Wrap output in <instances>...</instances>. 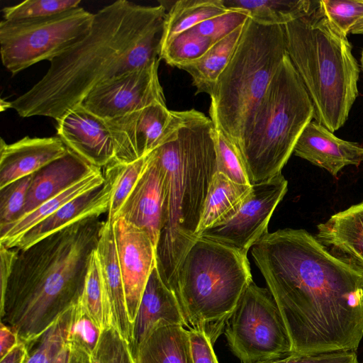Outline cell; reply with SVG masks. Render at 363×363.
<instances>
[{
	"mask_svg": "<svg viewBox=\"0 0 363 363\" xmlns=\"http://www.w3.org/2000/svg\"><path fill=\"white\" fill-rule=\"evenodd\" d=\"M252 247L292 354L357 351L363 337V275L303 229L268 232Z\"/></svg>",
	"mask_w": 363,
	"mask_h": 363,
	"instance_id": "6da1fadb",
	"label": "cell"
},
{
	"mask_svg": "<svg viewBox=\"0 0 363 363\" xmlns=\"http://www.w3.org/2000/svg\"><path fill=\"white\" fill-rule=\"evenodd\" d=\"M166 8L116 1L94 14L86 38L50 62L45 75L9 101L23 117L57 120L99 84L160 59Z\"/></svg>",
	"mask_w": 363,
	"mask_h": 363,
	"instance_id": "7a4b0ae2",
	"label": "cell"
},
{
	"mask_svg": "<svg viewBox=\"0 0 363 363\" xmlns=\"http://www.w3.org/2000/svg\"><path fill=\"white\" fill-rule=\"evenodd\" d=\"M91 216L18 250L6 291L1 322L28 342L78 304L89 259L105 220Z\"/></svg>",
	"mask_w": 363,
	"mask_h": 363,
	"instance_id": "3957f363",
	"label": "cell"
},
{
	"mask_svg": "<svg viewBox=\"0 0 363 363\" xmlns=\"http://www.w3.org/2000/svg\"><path fill=\"white\" fill-rule=\"evenodd\" d=\"M215 126L195 110L172 111L167 138L154 151L163 176L157 267L173 291L177 268L197 238L205 199L217 172Z\"/></svg>",
	"mask_w": 363,
	"mask_h": 363,
	"instance_id": "277c9868",
	"label": "cell"
},
{
	"mask_svg": "<svg viewBox=\"0 0 363 363\" xmlns=\"http://www.w3.org/2000/svg\"><path fill=\"white\" fill-rule=\"evenodd\" d=\"M286 52L314 107V119L332 133L347 121L358 96L359 65L347 37L319 8L284 26Z\"/></svg>",
	"mask_w": 363,
	"mask_h": 363,
	"instance_id": "5b68a950",
	"label": "cell"
},
{
	"mask_svg": "<svg viewBox=\"0 0 363 363\" xmlns=\"http://www.w3.org/2000/svg\"><path fill=\"white\" fill-rule=\"evenodd\" d=\"M247 254L198 237L177 268L174 292L187 328L203 330L213 343L253 281Z\"/></svg>",
	"mask_w": 363,
	"mask_h": 363,
	"instance_id": "8992f818",
	"label": "cell"
},
{
	"mask_svg": "<svg viewBox=\"0 0 363 363\" xmlns=\"http://www.w3.org/2000/svg\"><path fill=\"white\" fill-rule=\"evenodd\" d=\"M313 118L312 101L286 53L238 145L252 185L281 174Z\"/></svg>",
	"mask_w": 363,
	"mask_h": 363,
	"instance_id": "52a82bcc",
	"label": "cell"
},
{
	"mask_svg": "<svg viewBox=\"0 0 363 363\" xmlns=\"http://www.w3.org/2000/svg\"><path fill=\"white\" fill-rule=\"evenodd\" d=\"M284 26L250 18L210 95V118L238 147L245 126L286 55Z\"/></svg>",
	"mask_w": 363,
	"mask_h": 363,
	"instance_id": "ba28073f",
	"label": "cell"
},
{
	"mask_svg": "<svg viewBox=\"0 0 363 363\" xmlns=\"http://www.w3.org/2000/svg\"><path fill=\"white\" fill-rule=\"evenodd\" d=\"M94 14L78 7L49 18L0 22L3 65L11 74L43 60L52 61L89 34Z\"/></svg>",
	"mask_w": 363,
	"mask_h": 363,
	"instance_id": "9c48e42d",
	"label": "cell"
},
{
	"mask_svg": "<svg viewBox=\"0 0 363 363\" xmlns=\"http://www.w3.org/2000/svg\"><path fill=\"white\" fill-rule=\"evenodd\" d=\"M224 334L241 363H262L292 354L280 311L268 289L253 281L226 323Z\"/></svg>",
	"mask_w": 363,
	"mask_h": 363,
	"instance_id": "30bf717a",
	"label": "cell"
},
{
	"mask_svg": "<svg viewBox=\"0 0 363 363\" xmlns=\"http://www.w3.org/2000/svg\"><path fill=\"white\" fill-rule=\"evenodd\" d=\"M287 186L288 182L281 174L252 184L234 213L206 229L199 237L247 253L268 233L272 215L287 192Z\"/></svg>",
	"mask_w": 363,
	"mask_h": 363,
	"instance_id": "8fae6325",
	"label": "cell"
},
{
	"mask_svg": "<svg viewBox=\"0 0 363 363\" xmlns=\"http://www.w3.org/2000/svg\"><path fill=\"white\" fill-rule=\"evenodd\" d=\"M160 60L99 84L80 105L111 120L153 104H166L158 76Z\"/></svg>",
	"mask_w": 363,
	"mask_h": 363,
	"instance_id": "7c38bea8",
	"label": "cell"
},
{
	"mask_svg": "<svg viewBox=\"0 0 363 363\" xmlns=\"http://www.w3.org/2000/svg\"><path fill=\"white\" fill-rule=\"evenodd\" d=\"M172 117L166 104H157L106 120L114 144L113 160L129 163L155 150L165 141Z\"/></svg>",
	"mask_w": 363,
	"mask_h": 363,
	"instance_id": "4fadbf2b",
	"label": "cell"
},
{
	"mask_svg": "<svg viewBox=\"0 0 363 363\" xmlns=\"http://www.w3.org/2000/svg\"><path fill=\"white\" fill-rule=\"evenodd\" d=\"M113 230L128 313L133 325L144 290L157 266L156 247L146 232L122 218L113 223Z\"/></svg>",
	"mask_w": 363,
	"mask_h": 363,
	"instance_id": "5bb4252c",
	"label": "cell"
},
{
	"mask_svg": "<svg viewBox=\"0 0 363 363\" xmlns=\"http://www.w3.org/2000/svg\"><path fill=\"white\" fill-rule=\"evenodd\" d=\"M57 122L58 137L88 164L101 169L113 161V140L105 119L79 104L67 110Z\"/></svg>",
	"mask_w": 363,
	"mask_h": 363,
	"instance_id": "9a60e30c",
	"label": "cell"
},
{
	"mask_svg": "<svg viewBox=\"0 0 363 363\" xmlns=\"http://www.w3.org/2000/svg\"><path fill=\"white\" fill-rule=\"evenodd\" d=\"M162 201L163 176L152 151L142 175L118 211L116 220L122 218L146 232L157 249L161 229Z\"/></svg>",
	"mask_w": 363,
	"mask_h": 363,
	"instance_id": "2e32d148",
	"label": "cell"
},
{
	"mask_svg": "<svg viewBox=\"0 0 363 363\" xmlns=\"http://www.w3.org/2000/svg\"><path fill=\"white\" fill-rule=\"evenodd\" d=\"M105 292L106 318L128 342L133 343V325L127 309L125 289L120 267L113 223L104 221L96 248Z\"/></svg>",
	"mask_w": 363,
	"mask_h": 363,
	"instance_id": "e0dca14e",
	"label": "cell"
},
{
	"mask_svg": "<svg viewBox=\"0 0 363 363\" xmlns=\"http://www.w3.org/2000/svg\"><path fill=\"white\" fill-rule=\"evenodd\" d=\"M294 153L334 177L345 167H357L363 161L362 145L339 138L325 126L313 121L299 136Z\"/></svg>",
	"mask_w": 363,
	"mask_h": 363,
	"instance_id": "ac0fdd59",
	"label": "cell"
},
{
	"mask_svg": "<svg viewBox=\"0 0 363 363\" xmlns=\"http://www.w3.org/2000/svg\"><path fill=\"white\" fill-rule=\"evenodd\" d=\"M68 147L59 137L30 138L6 144L0 143V189L35 174L52 161L62 157Z\"/></svg>",
	"mask_w": 363,
	"mask_h": 363,
	"instance_id": "d6986e66",
	"label": "cell"
},
{
	"mask_svg": "<svg viewBox=\"0 0 363 363\" xmlns=\"http://www.w3.org/2000/svg\"><path fill=\"white\" fill-rule=\"evenodd\" d=\"M315 238L335 258L363 275V201L318 225Z\"/></svg>",
	"mask_w": 363,
	"mask_h": 363,
	"instance_id": "ffe728a7",
	"label": "cell"
},
{
	"mask_svg": "<svg viewBox=\"0 0 363 363\" xmlns=\"http://www.w3.org/2000/svg\"><path fill=\"white\" fill-rule=\"evenodd\" d=\"M111 194V182L105 178V182L101 186L74 199L30 229L14 247L24 250L79 220L107 213Z\"/></svg>",
	"mask_w": 363,
	"mask_h": 363,
	"instance_id": "44dd1931",
	"label": "cell"
},
{
	"mask_svg": "<svg viewBox=\"0 0 363 363\" xmlns=\"http://www.w3.org/2000/svg\"><path fill=\"white\" fill-rule=\"evenodd\" d=\"M161 320L186 327L182 308L174 292L162 281L157 266L153 269L133 323V354L138 345Z\"/></svg>",
	"mask_w": 363,
	"mask_h": 363,
	"instance_id": "7402d4cb",
	"label": "cell"
},
{
	"mask_svg": "<svg viewBox=\"0 0 363 363\" xmlns=\"http://www.w3.org/2000/svg\"><path fill=\"white\" fill-rule=\"evenodd\" d=\"M95 168L97 167L90 165L69 149L66 155L33 174L25 205L17 219L34 211Z\"/></svg>",
	"mask_w": 363,
	"mask_h": 363,
	"instance_id": "603a6c76",
	"label": "cell"
},
{
	"mask_svg": "<svg viewBox=\"0 0 363 363\" xmlns=\"http://www.w3.org/2000/svg\"><path fill=\"white\" fill-rule=\"evenodd\" d=\"M136 363H193L189 330L161 320L133 354Z\"/></svg>",
	"mask_w": 363,
	"mask_h": 363,
	"instance_id": "cb8c5ba5",
	"label": "cell"
},
{
	"mask_svg": "<svg viewBox=\"0 0 363 363\" xmlns=\"http://www.w3.org/2000/svg\"><path fill=\"white\" fill-rule=\"evenodd\" d=\"M105 182L101 169L95 168L83 178L39 206L26 216L18 218L0 230V244L13 248L30 229L55 213L67 203Z\"/></svg>",
	"mask_w": 363,
	"mask_h": 363,
	"instance_id": "d4e9b609",
	"label": "cell"
},
{
	"mask_svg": "<svg viewBox=\"0 0 363 363\" xmlns=\"http://www.w3.org/2000/svg\"><path fill=\"white\" fill-rule=\"evenodd\" d=\"M245 25L215 43L198 60L182 68L192 79L196 94L212 93L216 82L230 60L242 34Z\"/></svg>",
	"mask_w": 363,
	"mask_h": 363,
	"instance_id": "484cf974",
	"label": "cell"
},
{
	"mask_svg": "<svg viewBox=\"0 0 363 363\" xmlns=\"http://www.w3.org/2000/svg\"><path fill=\"white\" fill-rule=\"evenodd\" d=\"M252 185L238 184L216 172L211 182L203 207L196 236L234 213Z\"/></svg>",
	"mask_w": 363,
	"mask_h": 363,
	"instance_id": "4316f807",
	"label": "cell"
},
{
	"mask_svg": "<svg viewBox=\"0 0 363 363\" xmlns=\"http://www.w3.org/2000/svg\"><path fill=\"white\" fill-rule=\"evenodd\" d=\"M228 9L246 11L254 21L267 26H285L306 16L318 1L223 0Z\"/></svg>",
	"mask_w": 363,
	"mask_h": 363,
	"instance_id": "83f0119b",
	"label": "cell"
},
{
	"mask_svg": "<svg viewBox=\"0 0 363 363\" xmlns=\"http://www.w3.org/2000/svg\"><path fill=\"white\" fill-rule=\"evenodd\" d=\"M223 0H179L166 13L160 47L199 23L225 13Z\"/></svg>",
	"mask_w": 363,
	"mask_h": 363,
	"instance_id": "f1b7e54d",
	"label": "cell"
},
{
	"mask_svg": "<svg viewBox=\"0 0 363 363\" xmlns=\"http://www.w3.org/2000/svg\"><path fill=\"white\" fill-rule=\"evenodd\" d=\"M150 154L129 163L113 160L105 167L104 177L111 184L107 220L112 223L116 221L118 211L142 175Z\"/></svg>",
	"mask_w": 363,
	"mask_h": 363,
	"instance_id": "f546056e",
	"label": "cell"
},
{
	"mask_svg": "<svg viewBox=\"0 0 363 363\" xmlns=\"http://www.w3.org/2000/svg\"><path fill=\"white\" fill-rule=\"evenodd\" d=\"M76 306L66 311L38 337L24 342L27 355L23 363H52L67 343Z\"/></svg>",
	"mask_w": 363,
	"mask_h": 363,
	"instance_id": "4dcf8cb0",
	"label": "cell"
},
{
	"mask_svg": "<svg viewBox=\"0 0 363 363\" xmlns=\"http://www.w3.org/2000/svg\"><path fill=\"white\" fill-rule=\"evenodd\" d=\"M213 42L192 28L174 36L160 47V59L182 69L200 59L213 45Z\"/></svg>",
	"mask_w": 363,
	"mask_h": 363,
	"instance_id": "1f68e13d",
	"label": "cell"
},
{
	"mask_svg": "<svg viewBox=\"0 0 363 363\" xmlns=\"http://www.w3.org/2000/svg\"><path fill=\"white\" fill-rule=\"evenodd\" d=\"M79 304L102 329L108 328L104 288L96 249L92 252Z\"/></svg>",
	"mask_w": 363,
	"mask_h": 363,
	"instance_id": "d6a6232c",
	"label": "cell"
},
{
	"mask_svg": "<svg viewBox=\"0 0 363 363\" xmlns=\"http://www.w3.org/2000/svg\"><path fill=\"white\" fill-rule=\"evenodd\" d=\"M80 0H27L2 9L5 21H23L49 18L79 7Z\"/></svg>",
	"mask_w": 363,
	"mask_h": 363,
	"instance_id": "836d02e7",
	"label": "cell"
},
{
	"mask_svg": "<svg viewBox=\"0 0 363 363\" xmlns=\"http://www.w3.org/2000/svg\"><path fill=\"white\" fill-rule=\"evenodd\" d=\"M213 138L217 172L238 184L252 185L236 145L216 128Z\"/></svg>",
	"mask_w": 363,
	"mask_h": 363,
	"instance_id": "e575fe53",
	"label": "cell"
},
{
	"mask_svg": "<svg viewBox=\"0 0 363 363\" xmlns=\"http://www.w3.org/2000/svg\"><path fill=\"white\" fill-rule=\"evenodd\" d=\"M102 331L78 303L68 335V344L89 360L100 341Z\"/></svg>",
	"mask_w": 363,
	"mask_h": 363,
	"instance_id": "d590c367",
	"label": "cell"
},
{
	"mask_svg": "<svg viewBox=\"0 0 363 363\" xmlns=\"http://www.w3.org/2000/svg\"><path fill=\"white\" fill-rule=\"evenodd\" d=\"M319 8L331 27L345 37L363 18V0H321Z\"/></svg>",
	"mask_w": 363,
	"mask_h": 363,
	"instance_id": "8d00e7d4",
	"label": "cell"
},
{
	"mask_svg": "<svg viewBox=\"0 0 363 363\" xmlns=\"http://www.w3.org/2000/svg\"><path fill=\"white\" fill-rule=\"evenodd\" d=\"M130 345L112 325L103 330L89 363H133Z\"/></svg>",
	"mask_w": 363,
	"mask_h": 363,
	"instance_id": "74e56055",
	"label": "cell"
},
{
	"mask_svg": "<svg viewBox=\"0 0 363 363\" xmlns=\"http://www.w3.org/2000/svg\"><path fill=\"white\" fill-rule=\"evenodd\" d=\"M33 174L0 189V230L16 220L26 203Z\"/></svg>",
	"mask_w": 363,
	"mask_h": 363,
	"instance_id": "f35d334b",
	"label": "cell"
},
{
	"mask_svg": "<svg viewBox=\"0 0 363 363\" xmlns=\"http://www.w3.org/2000/svg\"><path fill=\"white\" fill-rule=\"evenodd\" d=\"M249 18V13L245 10L228 9L223 14L199 23L192 29L215 43L244 25Z\"/></svg>",
	"mask_w": 363,
	"mask_h": 363,
	"instance_id": "ab89813d",
	"label": "cell"
},
{
	"mask_svg": "<svg viewBox=\"0 0 363 363\" xmlns=\"http://www.w3.org/2000/svg\"><path fill=\"white\" fill-rule=\"evenodd\" d=\"M262 363H359L355 351H337L288 357Z\"/></svg>",
	"mask_w": 363,
	"mask_h": 363,
	"instance_id": "60d3db41",
	"label": "cell"
},
{
	"mask_svg": "<svg viewBox=\"0 0 363 363\" xmlns=\"http://www.w3.org/2000/svg\"><path fill=\"white\" fill-rule=\"evenodd\" d=\"M189 338L193 363H218L208 336L201 330L191 329Z\"/></svg>",
	"mask_w": 363,
	"mask_h": 363,
	"instance_id": "b9f144b4",
	"label": "cell"
},
{
	"mask_svg": "<svg viewBox=\"0 0 363 363\" xmlns=\"http://www.w3.org/2000/svg\"><path fill=\"white\" fill-rule=\"evenodd\" d=\"M19 342L17 333L0 321V359L12 350Z\"/></svg>",
	"mask_w": 363,
	"mask_h": 363,
	"instance_id": "7bdbcfd3",
	"label": "cell"
},
{
	"mask_svg": "<svg viewBox=\"0 0 363 363\" xmlns=\"http://www.w3.org/2000/svg\"><path fill=\"white\" fill-rule=\"evenodd\" d=\"M89 361L88 358L74 350L67 342L52 363H89Z\"/></svg>",
	"mask_w": 363,
	"mask_h": 363,
	"instance_id": "ee69618b",
	"label": "cell"
},
{
	"mask_svg": "<svg viewBox=\"0 0 363 363\" xmlns=\"http://www.w3.org/2000/svg\"><path fill=\"white\" fill-rule=\"evenodd\" d=\"M26 355V345L20 342L12 350L0 359V363H23Z\"/></svg>",
	"mask_w": 363,
	"mask_h": 363,
	"instance_id": "f6af8a7d",
	"label": "cell"
},
{
	"mask_svg": "<svg viewBox=\"0 0 363 363\" xmlns=\"http://www.w3.org/2000/svg\"><path fill=\"white\" fill-rule=\"evenodd\" d=\"M350 33L363 35V18H362L352 28Z\"/></svg>",
	"mask_w": 363,
	"mask_h": 363,
	"instance_id": "bcb514c9",
	"label": "cell"
},
{
	"mask_svg": "<svg viewBox=\"0 0 363 363\" xmlns=\"http://www.w3.org/2000/svg\"><path fill=\"white\" fill-rule=\"evenodd\" d=\"M360 66H361V69L363 72V50H362V52H361Z\"/></svg>",
	"mask_w": 363,
	"mask_h": 363,
	"instance_id": "7dc6e473",
	"label": "cell"
},
{
	"mask_svg": "<svg viewBox=\"0 0 363 363\" xmlns=\"http://www.w3.org/2000/svg\"><path fill=\"white\" fill-rule=\"evenodd\" d=\"M133 363H136V362H135V359H134Z\"/></svg>",
	"mask_w": 363,
	"mask_h": 363,
	"instance_id": "c3c4849f",
	"label": "cell"
},
{
	"mask_svg": "<svg viewBox=\"0 0 363 363\" xmlns=\"http://www.w3.org/2000/svg\"><path fill=\"white\" fill-rule=\"evenodd\" d=\"M363 363V362H362Z\"/></svg>",
	"mask_w": 363,
	"mask_h": 363,
	"instance_id": "681fc988",
	"label": "cell"
}]
</instances>
